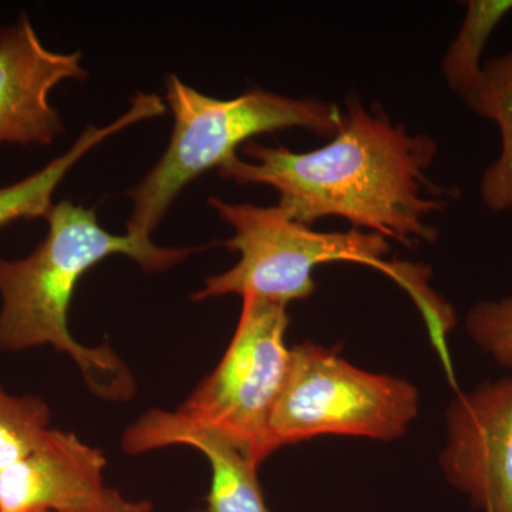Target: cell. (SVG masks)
<instances>
[{
  "instance_id": "6da1fadb",
  "label": "cell",
  "mask_w": 512,
  "mask_h": 512,
  "mask_svg": "<svg viewBox=\"0 0 512 512\" xmlns=\"http://www.w3.org/2000/svg\"><path fill=\"white\" fill-rule=\"evenodd\" d=\"M242 153L252 161L235 157L218 170L221 177L274 188L276 207L293 221L312 227L320 218H345L406 247L439 238L429 220L446 208L448 191L427 178L436 141L356 99L348 100L345 123L323 147L295 153L251 141Z\"/></svg>"
},
{
  "instance_id": "7a4b0ae2",
  "label": "cell",
  "mask_w": 512,
  "mask_h": 512,
  "mask_svg": "<svg viewBox=\"0 0 512 512\" xmlns=\"http://www.w3.org/2000/svg\"><path fill=\"white\" fill-rule=\"evenodd\" d=\"M49 232L32 254L0 259V350L22 352L50 345L74 360L93 394L127 402L136 382L109 345L87 348L73 338L69 309L87 271L103 259L126 255L146 272L167 271L201 248H163L151 239L113 235L96 212L62 201L47 215Z\"/></svg>"
},
{
  "instance_id": "3957f363",
  "label": "cell",
  "mask_w": 512,
  "mask_h": 512,
  "mask_svg": "<svg viewBox=\"0 0 512 512\" xmlns=\"http://www.w3.org/2000/svg\"><path fill=\"white\" fill-rule=\"evenodd\" d=\"M165 99L174 116L170 144L153 170L127 194L133 201L127 234L140 239H150L188 184L234 160L239 146L252 138L292 128L332 138L345 123V111L313 97L292 99L254 89L220 100L197 92L177 76L168 77Z\"/></svg>"
},
{
  "instance_id": "277c9868",
  "label": "cell",
  "mask_w": 512,
  "mask_h": 512,
  "mask_svg": "<svg viewBox=\"0 0 512 512\" xmlns=\"http://www.w3.org/2000/svg\"><path fill=\"white\" fill-rule=\"evenodd\" d=\"M210 204L234 228V237L224 245L241 258L224 274L210 276L204 288L192 295L195 302L239 295L288 306L313 295V271L332 262L379 269L410 289L416 298L427 291L426 271L421 266L384 259L390 245L382 235L356 228L346 232L313 231L309 225L286 217L278 207L228 204L221 198H210Z\"/></svg>"
},
{
  "instance_id": "5b68a950",
  "label": "cell",
  "mask_w": 512,
  "mask_h": 512,
  "mask_svg": "<svg viewBox=\"0 0 512 512\" xmlns=\"http://www.w3.org/2000/svg\"><path fill=\"white\" fill-rule=\"evenodd\" d=\"M414 384L359 369L313 342L291 348L288 375L271 419L275 451L320 436L402 439L419 416Z\"/></svg>"
},
{
  "instance_id": "8992f818",
  "label": "cell",
  "mask_w": 512,
  "mask_h": 512,
  "mask_svg": "<svg viewBox=\"0 0 512 512\" xmlns=\"http://www.w3.org/2000/svg\"><path fill=\"white\" fill-rule=\"evenodd\" d=\"M237 329L221 362L175 412L214 431L256 468L275 453L272 414L291 362L285 336L286 306L255 296L242 298Z\"/></svg>"
},
{
  "instance_id": "52a82bcc",
  "label": "cell",
  "mask_w": 512,
  "mask_h": 512,
  "mask_svg": "<svg viewBox=\"0 0 512 512\" xmlns=\"http://www.w3.org/2000/svg\"><path fill=\"white\" fill-rule=\"evenodd\" d=\"M440 467L483 512H512V376L458 393L446 410Z\"/></svg>"
},
{
  "instance_id": "ba28073f",
  "label": "cell",
  "mask_w": 512,
  "mask_h": 512,
  "mask_svg": "<svg viewBox=\"0 0 512 512\" xmlns=\"http://www.w3.org/2000/svg\"><path fill=\"white\" fill-rule=\"evenodd\" d=\"M82 53L47 49L26 15L0 28V146H50L64 127L49 103L63 80H86Z\"/></svg>"
},
{
  "instance_id": "9c48e42d",
  "label": "cell",
  "mask_w": 512,
  "mask_h": 512,
  "mask_svg": "<svg viewBox=\"0 0 512 512\" xmlns=\"http://www.w3.org/2000/svg\"><path fill=\"white\" fill-rule=\"evenodd\" d=\"M106 457L70 431H47L28 457L0 473V512L89 511L123 495L104 483Z\"/></svg>"
},
{
  "instance_id": "30bf717a",
  "label": "cell",
  "mask_w": 512,
  "mask_h": 512,
  "mask_svg": "<svg viewBox=\"0 0 512 512\" xmlns=\"http://www.w3.org/2000/svg\"><path fill=\"white\" fill-rule=\"evenodd\" d=\"M121 446L127 454L168 446L197 448L211 467L207 512H269L256 476L258 468L247 456L214 431L195 426L177 412L150 410L124 431Z\"/></svg>"
},
{
  "instance_id": "8fae6325",
  "label": "cell",
  "mask_w": 512,
  "mask_h": 512,
  "mask_svg": "<svg viewBox=\"0 0 512 512\" xmlns=\"http://www.w3.org/2000/svg\"><path fill=\"white\" fill-rule=\"evenodd\" d=\"M165 109L164 100L157 94L138 93L131 100L130 109L109 126L87 127L66 153L50 161L42 170L18 183L0 187V228L19 220L47 218L55 205L53 194L74 164L101 141L140 121L163 116Z\"/></svg>"
},
{
  "instance_id": "7c38bea8",
  "label": "cell",
  "mask_w": 512,
  "mask_h": 512,
  "mask_svg": "<svg viewBox=\"0 0 512 512\" xmlns=\"http://www.w3.org/2000/svg\"><path fill=\"white\" fill-rule=\"evenodd\" d=\"M477 116L497 124L501 151L485 168L480 194L493 212H512V50L483 64L480 76L461 96Z\"/></svg>"
},
{
  "instance_id": "4fadbf2b",
  "label": "cell",
  "mask_w": 512,
  "mask_h": 512,
  "mask_svg": "<svg viewBox=\"0 0 512 512\" xmlns=\"http://www.w3.org/2000/svg\"><path fill=\"white\" fill-rule=\"evenodd\" d=\"M510 12L512 0H471L467 3L466 18L443 59L444 79L460 97L480 76L485 45Z\"/></svg>"
},
{
  "instance_id": "5bb4252c",
  "label": "cell",
  "mask_w": 512,
  "mask_h": 512,
  "mask_svg": "<svg viewBox=\"0 0 512 512\" xmlns=\"http://www.w3.org/2000/svg\"><path fill=\"white\" fill-rule=\"evenodd\" d=\"M50 409L40 397L12 396L0 386V473L45 439Z\"/></svg>"
},
{
  "instance_id": "9a60e30c",
  "label": "cell",
  "mask_w": 512,
  "mask_h": 512,
  "mask_svg": "<svg viewBox=\"0 0 512 512\" xmlns=\"http://www.w3.org/2000/svg\"><path fill=\"white\" fill-rule=\"evenodd\" d=\"M466 330L495 363L512 369V298L476 303L467 313Z\"/></svg>"
},
{
  "instance_id": "2e32d148",
  "label": "cell",
  "mask_w": 512,
  "mask_h": 512,
  "mask_svg": "<svg viewBox=\"0 0 512 512\" xmlns=\"http://www.w3.org/2000/svg\"><path fill=\"white\" fill-rule=\"evenodd\" d=\"M153 507L148 501L127 500L126 497L121 498L116 504L110 507L100 508V510L89 511H69V512H151ZM37 512H57V511H37Z\"/></svg>"
}]
</instances>
